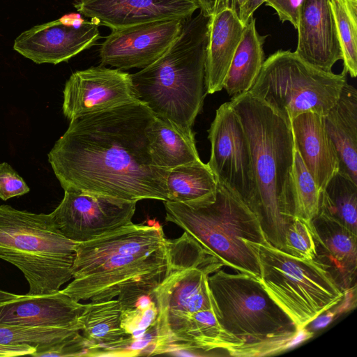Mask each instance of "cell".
<instances>
[{
	"label": "cell",
	"mask_w": 357,
	"mask_h": 357,
	"mask_svg": "<svg viewBox=\"0 0 357 357\" xmlns=\"http://www.w3.org/2000/svg\"><path fill=\"white\" fill-rule=\"evenodd\" d=\"M86 304L60 290L49 294L20 295L0 303V324L31 328H66L81 331L79 319Z\"/></svg>",
	"instance_id": "ac0fdd59"
},
{
	"label": "cell",
	"mask_w": 357,
	"mask_h": 357,
	"mask_svg": "<svg viewBox=\"0 0 357 357\" xmlns=\"http://www.w3.org/2000/svg\"><path fill=\"white\" fill-rule=\"evenodd\" d=\"M290 125L294 147L321 192L339 170L337 154L326 131L323 116L303 113Z\"/></svg>",
	"instance_id": "44dd1931"
},
{
	"label": "cell",
	"mask_w": 357,
	"mask_h": 357,
	"mask_svg": "<svg viewBox=\"0 0 357 357\" xmlns=\"http://www.w3.org/2000/svg\"><path fill=\"white\" fill-rule=\"evenodd\" d=\"M321 314L310 323L314 330H319L326 326L333 319L335 312L329 311L324 315Z\"/></svg>",
	"instance_id": "f35d334b"
},
{
	"label": "cell",
	"mask_w": 357,
	"mask_h": 357,
	"mask_svg": "<svg viewBox=\"0 0 357 357\" xmlns=\"http://www.w3.org/2000/svg\"><path fill=\"white\" fill-rule=\"evenodd\" d=\"M89 342L79 333L52 345L36 349L33 356H86Z\"/></svg>",
	"instance_id": "836d02e7"
},
{
	"label": "cell",
	"mask_w": 357,
	"mask_h": 357,
	"mask_svg": "<svg viewBox=\"0 0 357 357\" xmlns=\"http://www.w3.org/2000/svg\"><path fill=\"white\" fill-rule=\"evenodd\" d=\"M244 25L231 7L211 16L205 62V88L213 94L223 89L233 56L241 39Z\"/></svg>",
	"instance_id": "7402d4cb"
},
{
	"label": "cell",
	"mask_w": 357,
	"mask_h": 357,
	"mask_svg": "<svg viewBox=\"0 0 357 357\" xmlns=\"http://www.w3.org/2000/svg\"><path fill=\"white\" fill-rule=\"evenodd\" d=\"M36 348L29 345H8L0 344V357L31 355Z\"/></svg>",
	"instance_id": "8d00e7d4"
},
{
	"label": "cell",
	"mask_w": 357,
	"mask_h": 357,
	"mask_svg": "<svg viewBox=\"0 0 357 357\" xmlns=\"http://www.w3.org/2000/svg\"><path fill=\"white\" fill-rule=\"evenodd\" d=\"M165 276L153 290L158 314L215 310L208 286L211 273L223 266L186 233L166 240Z\"/></svg>",
	"instance_id": "30bf717a"
},
{
	"label": "cell",
	"mask_w": 357,
	"mask_h": 357,
	"mask_svg": "<svg viewBox=\"0 0 357 357\" xmlns=\"http://www.w3.org/2000/svg\"><path fill=\"white\" fill-rule=\"evenodd\" d=\"M319 213L357 234V183L337 172L320 194Z\"/></svg>",
	"instance_id": "83f0119b"
},
{
	"label": "cell",
	"mask_w": 357,
	"mask_h": 357,
	"mask_svg": "<svg viewBox=\"0 0 357 357\" xmlns=\"http://www.w3.org/2000/svg\"><path fill=\"white\" fill-rule=\"evenodd\" d=\"M294 218L310 221L319 211L320 191L294 147L293 162Z\"/></svg>",
	"instance_id": "f546056e"
},
{
	"label": "cell",
	"mask_w": 357,
	"mask_h": 357,
	"mask_svg": "<svg viewBox=\"0 0 357 357\" xmlns=\"http://www.w3.org/2000/svg\"><path fill=\"white\" fill-rule=\"evenodd\" d=\"M155 116L139 101L70 121L48 153L64 190L138 202L168 201V171L152 158Z\"/></svg>",
	"instance_id": "6da1fadb"
},
{
	"label": "cell",
	"mask_w": 357,
	"mask_h": 357,
	"mask_svg": "<svg viewBox=\"0 0 357 357\" xmlns=\"http://www.w3.org/2000/svg\"><path fill=\"white\" fill-rule=\"evenodd\" d=\"M75 245L55 229L50 214L0 206V259L22 272L27 294L57 292L73 278Z\"/></svg>",
	"instance_id": "52a82bcc"
},
{
	"label": "cell",
	"mask_w": 357,
	"mask_h": 357,
	"mask_svg": "<svg viewBox=\"0 0 357 357\" xmlns=\"http://www.w3.org/2000/svg\"><path fill=\"white\" fill-rule=\"evenodd\" d=\"M184 20H164L112 29L101 44L100 65L121 70L151 65L178 36Z\"/></svg>",
	"instance_id": "4fadbf2b"
},
{
	"label": "cell",
	"mask_w": 357,
	"mask_h": 357,
	"mask_svg": "<svg viewBox=\"0 0 357 357\" xmlns=\"http://www.w3.org/2000/svg\"><path fill=\"white\" fill-rule=\"evenodd\" d=\"M267 36L257 31L255 18L244 26L241 39L233 56L223 89L231 97L249 91L264 62L263 46Z\"/></svg>",
	"instance_id": "484cf974"
},
{
	"label": "cell",
	"mask_w": 357,
	"mask_h": 357,
	"mask_svg": "<svg viewBox=\"0 0 357 357\" xmlns=\"http://www.w3.org/2000/svg\"><path fill=\"white\" fill-rule=\"evenodd\" d=\"M323 121L337 154L338 172L357 183V91L354 86L345 83Z\"/></svg>",
	"instance_id": "cb8c5ba5"
},
{
	"label": "cell",
	"mask_w": 357,
	"mask_h": 357,
	"mask_svg": "<svg viewBox=\"0 0 357 357\" xmlns=\"http://www.w3.org/2000/svg\"><path fill=\"white\" fill-rule=\"evenodd\" d=\"M347 74L344 69L340 74L321 70L296 52L280 50L264 60L248 92L290 125L303 113L325 116L337 101Z\"/></svg>",
	"instance_id": "9c48e42d"
},
{
	"label": "cell",
	"mask_w": 357,
	"mask_h": 357,
	"mask_svg": "<svg viewBox=\"0 0 357 357\" xmlns=\"http://www.w3.org/2000/svg\"><path fill=\"white\" fill-rule=\"evenodd\" d=\"M344 68L353 78L357 75V0H331Z\"/></svg>",
	"instance_id": "f1b7e54d"
},
{
	"label": "cell",
	"mask_w": 357,
	"mask_h": 357,
	"mask_svg": "<svg viewBox=\"0 0 357 357\" xmlns=\"http://www.w3.org/2000/svg\"><path fill=\"white\" fill-rule=\"evenodd\" d=\"M100 38L97 23L74 24L60 18L22 32L13 48L36 63L57 64L94 45Z\"/></svg>",
	"instance_id": "9a60e30c"
},
{
	"label": "cell",
	"mask_w": 357,
	"mask_h": 357,
	"mask_svg": "<svg viewBox=\"0 0 357 357\" xmlns=\"http://www.w3.org/2000/svg\"><path fill=\"white\" fill-rule=\"evenodd\" d=\"M80 331L66 328H31L0 324V344L36 349L59 342Z\"/></svg>",
	"instance_id": "4dcf8cb0"
},
{
	"label": "cell",
	"mask_w": 357,
	"mask_h": 357,
	"mask_svg": "<svg viewBox=\"0 0 357 357\" xmlns=\"http://www.w3.org/2000/svg\"><path fill=\"white\" fill-rule=\"evenodd\" d=\"M166 185L168 201L194 205L215 199L217 181L209 166L200 161L169 169Z\"/></svg>",
	"instance_id": "4316f807"
},
{
	"label": "cell",
	"mask_w": 357,
	"mask_h": 357,
	"mask_svg": "<svg viewBox=\"0 0 357 357\" xmlns=\"http://www.w3.org/2000/svg\"><path fill=\"white\" fill-rule=\"evenodd\" d=\"M211 16L200 10L184 20L180 34L151 65L130 74L138 101L155 116L192 131L206 91L205 62Z\"/></svg>",
	"instance_id": "277c9868"
},
{
	"label": "cell",
	"mask_w": 357,
	"mask_h": 357,
	"mask_svg": "<svg viewBox=\"0 0 357 357\" xmlns=\"http://www.w3.org/2000/svg\"><path fill=\"white\" fill-rule=\"evenodd\" d=\"M248 242L257 254L264 287L298 329L342 300L343 291L317 260L292 256L269 243Z\"/></svg>",
	"instance_id": "ba28073f"
},
{
	"label": "cell",
	"mask_w": 357,
	"mask_h": 357,
	"mask_svg": "<svg viewBox=\"0 0 357 357\" xmlns=\"http://www.w3.org/2000/svg\"><path fill=\"white\" fill-rule=\"evenodd\" d=\"M80 14L112 30L154 21L188 20L200 9L197 0H75Z\"/></svg>",
	"instance_id": "e0dca14e"
},
{
	"label": "cell",
	"mask_w": 357,
	"mask_h": 357,
	"mask_svg": "<svg viewBox=\"0 0 357 357\" xmlns=\"http://www.w3.org/2000/svg\"><path fill=\"white\" fill-rule=\"evenodd\" d=\"M247 1L248 0H231V6L238 13Z\"/></svg>",
	"instance_id": "60d3db41"
},
{
	"label": "cell",
	"mask_w": 357,
	"mask_h": 357,
	"mask_svg": "<svg viewBox=\"0 0 357 357\" xmlns=\"http://www.w3.org/2000/svg\"><path fill=\"white\" fill-rule=\"evenodd\" d=\"M265 3L276 11L281 22L288 21L297 29L301 0H265Z\"/></svg>",
	"instance_id": "d590c367"
},
{
	"label": "cell",
	"mask_w": 357,
	"mask_h": 357,
	"mask_svg": "<svg viewBox=\"0 0 357 357\" xmlns=\"http://www.w3.org/2000/svg\"><path fill=\"white\" fill-rule=\"evenodd\" d=\"M147 136L152 158L160 167L169 170L202 161L193 131H185L167 120L155 116Z\"/></svg>",
	"instance_id": "d4e9b609"
},
{
	"label": "cell",
	"mask_w": 357,
	"mask_h": 357,
	"mask_svg": "<svg viewBox=\"0 0 357 357\" xmlns=\"http://www.w3.org/2000/svg\"><path fill=\"white\" fill-rule=\"evenodd\" d=\"M215 314L237 343L233 356H264L285 351L310 338L271 298L260 280L219 269L208 276Z\"/></svg>",
	"instance_id": "5b68a950"
},
{
	"label": "cell",
	"mask_w": 357,
	"mask_h": 357,
	"mask_svg": "<svg viewBox=\"0 0 357 357\" xmlns=\"http://www.w3.org/2000/svg\"><path fill=\"white\" fill-rule=\"evenodd\" d=\"M157 354L176 350L209 351L225 350L229 354L237 346L220 326L214 310L192 313L167 312L157 317Z\"/></svg>",
	"instance_id": "2e32d148"
},
{
	"label": "cell",
	"mask_w": 357,
	"mask_h": 357,
	"mask_svg": "<svg viewBox=\"0 0 357 357\" xmlns=\"http://www.w3.org/2000/svg\"><path fill=\"white\" fill-rule=\"evenodd\" d=\"M153 291L142 295L131 305L121 307V326L132 338L142 335L157 319L158 309Z\"/></svg>",
	"instance_id": "1f68e13d"
},
{
	"label": "cell",
	"mask_w": 357,
	"mask_h": 357,
	"mask_svg": "<svg viewBox=\"0 0 357 357\" xmlns=\"http://www.w3.org/2000/svg\"><path fill=\"white\" fill-rule=\"evenodd\" d=\"M208 132L211 157L207 165L216 181L236 195L253 212L257 188L250 146L229 102L216 110Z\"/></svg>",
	"instance_id": "8fae6325"
},
{
	"label": "cell",
	"mask_w": 357,
	"mask_h": 357,
	"mask_svg": "<svg viewBox=\"0 0 357 357\" xmlns=\"http://www.w3.org/2000/svg\"><path fill=\"white\" fill-rule=\"evenodd\" d=\"M283 251L305 259L316 257L315 243L310 221L294 218L287 227Z\"/></svg>",
	"instance_id": "d6a6232c"
},
{
	"label": "cell",
	"mask_w": 357,
	"mask_h": 357,
	"mask_svg": "<svg viewBox=\"0 0 357 357\" xmlns=\"http://www.w3.org/2000/svg\"><path fill=\"white\" fill-rule=\"evenodd\" d=\"M165 220L181 227L208 254L237 273L260 279L257 254L248 241L266 244L256 215L217 181L215 199L198 204L164 202Z\"/></svg>",
	"instance_id": "8992f818"
},
{
	"label": "cell",
	"mask_w": 357,
	"mask_h": 357,
	"mask_svg": "<svg viewBox=\"0 0 357 357\" xmlns=\"http://www.w3.org/2000/svg\"><path fill=\"white\" fill-rule=\"evenodd\" d=\"M310 224L316 248L314 259L325 266L343 293L356 288L357 234L321 213Z\"/></svg>",
	"instance_id": "ffe728a7"
},
{
	"label": "cell",
	"mask_w": 357,
	"mask_h": 357,
	"mask_svg": "<svg viewBox=\"0 0 357 357\" xmlns=\"http://www.w3.org/2000/svg\"><path fill=\"white\" fill-rule=\"evenodd\" d=\"M296 52L311 66L331 72L342 60L331 0H301Z\"/></svg>",
	"instance_id": "d6986e66"
},
{
	"label": "cell",
	"mask_w": 357,
	"mask_h": 357,
	"mask_svg": "<svg viewBox=\"0 0 357 357\" xmlns=\"http://www.w3.org/2000/svg\"><path fill=\"white\" fill-rule=\"evenodd\" d=\"M121 312L117 299L86 304L79 321L89 342L86 356H121L132 338L121 326Z\"/></svg>",
	"instance_id": "603a6c76"
},
{
	"label": "cell",
	"mask_w": 357,
	"mask_h": 357,
	"mask_svg": "<svg viewBox=\"0 0 357 357\" xmlns=\"http://www.w3.org/2000/svg\"><path fill=\"white\" fill-rule=\"evenodd\" d=\"M137 101L129 73L100 65L71 75L63 90V112L71 121Z\"/></svg>",
	"instance_id": "5bb4252c"
},
{
	"label": "cell",
	"mask_w": 357,
	"mask_h": 357,
	"mask_svg": "<svg viewBox=\"0 0 357 357\" xmlns=\"http://www.w3.org/2000/svg\"><path fill=\"white\" fill-rule=\"evenodd\" d=\"M162 227L131 223L76 243L73 280L60 290L75 301H106L139 284L157 287L167 259Z\"/></svg>",
	"instance_id": "7a4b0ae2"
},
{
	"label": "cell",
	"mask_w": 357,
	"mask_h": 357,
	"mask_svg": "<svg viewBox=\"0 0 357 357\" xmlns=\"http://www.w3.org/2000/svg\"><path fill=\"white\" fill-rule=\"evenodd\" d=\"M265 0H248L241 10L238 13V17L245 26L251 17L253 16L254 12L263 3Z\"/></svg>",
	"instance_id": "74e56055"
},
{
	"label": "cell",
	"mask_w": 357,
	"mask_h": 357,
	"mask_svg": "<svg viewBox=\"0 0 357 357\" xmlns=\"http://www.w3.org/2000/svg\"><path fill=\"white\" fill-rule=\"evenodd\" d=\"M248 140L256 182L253 213L266 241L283 250L287 227L294 218L291 126L249 92L229 101Z\"/></svg>",
	"instance_id": "3957f363"
},
{
	"label": "cell",
	"mask_w": 357,
	"mask_h": 357,
	"mask_svg": "<svg viewBox=\"0 0 357 357\" xmlns=\"http://www.w3.org/2000/svg\"><path fill=\"white\" fill-rule=\"evenodd\" d=\"M64 192L62 201L50 216L55 229L72 241H89L132 223L137 202Z\"/></svg>",
	"instance_id": "7c38bea8"
},
{
	"label": "cell",
	"mask_w": 357,
	"mask_h": 357,
	"mask_svg": "<svg viewBox=\"0 0 357 357\" xmlns=\"http://www.w3.org/2000/svg\"><path fill=\"white\" fill-rule=\"evenodd\" d=\"M20 296V295L14 294L12 293L0 290V303L17 298Z\"/></svg>",
	"instance_id": "ab89813d"
},
{
	"label": "cell",
	"mask_w": 357,
	"mask_h": 357,
	"mask_svg": "<svg viewBox=\"0 0 357 357\" xmlns=\"http://www.w3.org/2000/svg\"><path fill=\"white\" fill-rule=\"evenodd\" d=\"M30 189L24 179L7 162L0 163V198L7 200L21 196Z\"/></svg>",
	"instance_id": "e575fe53"
}]
</instances>
